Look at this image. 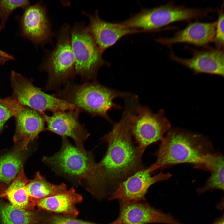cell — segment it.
Masks as SVG:
<instances>
[{"label":"cell","mask_w":224,"mask_h":224,"mask_svg":"<svg viewBox=\"0 0 224 224\" xmlns=\"http://www.w3.org/2000/svg\"><path fill=\"white\" fill-rule=\"evenodd\" d=\"M212 12L214 9L212 8H188L176 6L171 2L156 7L143 8L120 23L130 28L149 32L157 30L173 22L202 19Z\"/></svg>","instance_id":"cell-5"},{"label":"cell","mask_w":224,"mask_h":224,"mask_svg":"<svg viewBox=\"0 0 224 224\" xmlns=\"http://www.w3.org/2000/svg\"><path fill=\"white\" fill-rule=\"evenodd\" d=\"M82 13L89 19V24L86 26L87 29L103 53L124 36L144 32L126 27L120 22H111L103 20L100 17L97 11L94 14L85 12Z\"/></svg>","instance_id":"cell-14"},{"label":"cell","mask_w":224,"mask_h":224,"mask_svg":"<svg viewBox=\"0 0 224 224\" xmlns=\"http://www.w3.org/2000/svg\"><path fill=\"white\" fill-rule=\"evenodd\" d=\"M34 198L39 210L74 217L79 213L76 205L83 201L82 195L76 192L74 187L54 196Z\"/></svg>","instance_id":"cell-18"},{"label":"cell","mask_w":224,"mask_h":224,"mask_svg":"<svg viewBox=\"0 0 224 224\" xmlns=\"http://www.w3.org/2000/svg\"><path fill=\"white\" fill-rule=\"evenodd\" d=\"M155 155L156 161L148 168L159 169L183 163L200 165L203 157L211 153L212 145L201 135L179 129L169 130Z\"/></svg>","instance_id":"cell-3"},{"label":"cell","mask_w":224,"mask_h":224,"mask_svg":"<svg viewBox=\"0 0 224 224\" xmlns=\"http://www.w3.org/2000/svg\"><path fill=\"white\" fill-rule=\"evenodd\" d=\"M0 217L3 224H40V210L33 211L16 208L0 200Z\"/></svg>","instance_id":"cell-21"},{"label":"cell","mask_w":224,"mask_h":224,"mask_svg":"<svg viewBox=\"0 0 224 224\" xmlns=\"http://www.w3.org/2000/svg\"><path fill=\"white\" fill-rule=\"evenodd\" d=\"M71 46L75 60V74L85 82L96 81L98 71L110 64L100 50L84 22L74 23L71 27Z\"/></svg>","instance_id":"cell-7"},{"label":"cell","mask_w":224,"mask_h":224,"mask_svg":"<svg viewBox=\"0 0 224 224\" xmlns=\"http://www.w3.org/2000/svg\"><path fill=\"white\" fill-rule=\"evenodd\" d=\"M118 224H184L145 202H119Z\"/></svg>","instance_id":"cell-13"},{"label":"cell","mask_w":224,"mask_h":224,"mask_svg":"<svg viewBox=\"0 0 224 224\" xmlns=\"http://www.w3.org/2000/svg\"><path fill=\"white\" fill-rule=\"evenodd\" d=\"M80 112L76 108L72 110L54 112L51 116L44 113H40L46 124V129L62 137L71 138L77 148L84 150L85 142L90 134L84 125L79 121Z\"/></svg>","instance_id":"cell-12"},{"label":"cell","mask_w":224,"mask_h":224,"mask_svg":"<svg viewBox=\"0 0 224 224\" xmlns=\"http://www.w3.org/2000/svg\"><path fill=\"white\" fill-rule=\"evenodd\" d=\"M29 195L32 198H41L54 196L67 189L66 184L62 183L55 184L48 181L39 172L34 179L30 180L26 186Z\"/></svg>","instance_id":"cell-22"},{"label":"cell","mask_w":224,"mask_h":224,"mask_svg":"<svg viewBox=\"0 0 224 224\" xmlns=\"http://www.w3.org/2000/svg\"><path fill=\"white\" fill-rule=\"evenodd\" d=\"M21 152L15 150L0 158V183L10 184L16 177L22 165Z\"/></svg>","instance_id":"cell-23"},{"label":"cell","mask_w":224,"mask_h":224,"mask_svg":"<svg viewBox=\"0 0 224 224\" xmlns=\"http://www.w3.org/2000/svg\"><path fill=\"white\" fill-rule=\"evenodd\" d=\"M130 126L135 143L144 153L148 146L162 140L171 124L163 110L155 113L147 106L138 104L131 116Z\"/></svg>","instance_id":"cell-9"},{"label":"cell","mask_w":224,"mask_h":224,"mask_svg":"<svg viewBox=\"0 0 224 224\" xmlns=\"http://www.w3.org/2000/svg\"><path fill=\"white\" fill-rule=\"evenodd\" d=\"M40 224H102L78 219L70 216L41 211ZM107 224H115L114 222Z\"/></svg>","instance_id":"cell-25"},{"label":"cell","mask_w":224,"mask_h":224,"mask_svg":"<svg viewBox=\"0 0 224 224\" xmlns=\"http://www.w3.org/2000/svg\"><path fill=\"white\" fill-rule=\"evenodd\" d=\"M11 85V96L21 105L28 107L39 113L46 111L55 112L74 110L76 107L65 100L45 93L35 86L33 80L12 71Z\"/></svg>","instance_id":"cell-8"},{"label":"cell","mask_w":224,"mask_h":224,"mask_svg":"<svg viewBox=\"0 0 224 224\" xmlns=\"http://www.w3.org/2000/svg\"><path fill=\"white\" fill-rule=\"evenodd\" d=\"M148 167L140 170L121 183L109 197V200L119 202H145L149 188L154 184L166 180L171 176L161 172L154 176Z\"/></svg>","instance_id":"cell-10"},{"label":"cell","mask_w":224,"mask_h":224,"mask_svg":"<svg viewBox=\"0 0 224 224\" xmlns=\"http://www.w3.org/2000/svg\"><path fill=\"white\" fill-rule=\"evenodd\" d=\"M200 165L211 173V175L204 186L197 189L198 195L212 189L224 190V157L219 153H210L203 158Z\"/></svg>","instance_id":"cell-20"},{"label":"cell","mask_w":224,"mask_h":224,"mask_svg":"<svg viewBox=\"0 0 224 224\" xmlns=\"http://www.w3.org/2000/svg\"><path fill=\"white\" fill-rule=\"evenodd\" d=\"M20 26L22 36L35 45L43 46L52 42L54 35L46 8L41 2L25 9L21 18Z\"/></svg>","instance_id":"cell-11"},{"label":"cell","mask_w":224,"mask_h":224,"mask_svg":"<svg viewBox=\"0 0 224 224\" xmlns=\"http://www.w3.org/2000/svg\"><path fill=\"white\" fill-rule=\"evenodd\" d=\"M135 105L125 102L120 120L101 140L107 144L106 151L98 163L104 177L109 196L128 178L145 167L142 161L144 153L135 142L131 131V119Z\"/></svg>","instance_id":"cell-1"},{"label":"cell","mask_w":224,"mask_h":224,"mask_svg":"<svg viewBox=\"0 0 224 224\" xmlns=\"http://www.w3.org/2000/svg\"><path fill=\"white\" fill-rule=\"evenodd\" d=\"M15 60V58L13 55L0 49V66L4 65L8 61Z\"/></svg>","instance_id":"cell-28"},{"label":"cell","mask_w":224,"mask_h":224,"mask_svg":"<svg viewBox=\"0 0 224 224\" xmlns=\"http://www.w3.org/2000/svg\"><path fill=\"white\" fill-rule=\"evenodd\" d=\"M129 93L112 89L94 81L82 85L68 84L59 93L60 98L74 105L81 111L92 116H99L114 124L108 113L112 109H121L122 107L114 100L129 96Z\"/></svg>","instance_id":"cell-4"},{"label":"cell","mask_w":224,"mask_h":224,"mask_svg":"<svg viewBox=\"0 0 224 224\" xmlns=\"http://www.w3.org/2000/svg\"><path fill=\"white\" fill-rule=\"evenodd\" d=\"M28 0H0V31L5 28L10 15L18 8L25 9L30 5Z\"/></svg>","instance_id":"cell-26"},{"label":"cell","mask_w":224,"mask_h":224,"mask_svg":"<svg viewBox=\"0 0 224 224\" xmlns=\"http://www.w3.org/2000/svg\"><path fill=\"white\" fill-rule=\"evenodd\" d=\"M57 42L52 50H47L39 68L46 71L48 79L46 90L57 88L67 82L75 74V60L71 43V27L66 23L56 35Z\"/></svg>","instance_id":"cell-6"},{"label":"cell","mask_w":224,"mask_h":224,"mask_svg":"<svg viewBox=\"0 0 224 224\" xmlns=\"http://www.w3.org/2000/svg\"><path fill=\"white\" fill-rule=\"evenodd\" d=\"M22 106L12 96L0 98V132L8 120L12 117H15Z\"/></svg>","instance_id":"cell-24"},{"label":"cell","mask_w":224,"mask_h":224,"mask_svg":"<svg viewBox=\"0 0 224 224\" xmlns=\"http://www.w3.org/2000/svg\"><path fill=\"white\" fill-rule=\"evenodd\" d=\"M216 24L217 21L209 23H191L172 38H160L156 40L169 47L177 43H188L199 46H206L212 41L215 34Z\"/></svg>","instance_id":"cell-17"},{"label":"cell","mask_w":224,"mask_h":224,"mask_svg":"<svg viewBox=\"0 0 224 224\" xmlns=\"http://www.w3.org/2000/svg\"><path fill=\"white\" fill-rule=\"evenodd\" d=\"M223 48L198 51L189 59L177 57L171 53V59L191 70L195 74L206 73L224 77Z\"/></svg>","instance_id":"cell-16"},{"label":"cell","mask_w":224,"mask_h":224,"mask_svg":"<svg viewBox=\"0 0 224 224\" xmlns=\"http://www.w3.org/2000/svg\"><path fill=\"white\" fill-rule=\"evenodd\" d=\"M30 180L25 174L22 165L17 176L5 193L10 204L15 208L30 211L34 209L35 206L34 199L29 195L26 189Z\"/></svg>","instance_id":"cell-19"},{"label":"cell","mask_w":224,"mask_h":224,"mask_svg":"<svg viewBox=\"0 0 224 224\" xmlns=\"http://www.w3.org/2000/svg\"><path fill=\"white\" fill-rule=\"evenodd\" d=\"M224 214L216 219L212 224H224Z\"/></svg>","instance_id":"cell-29"},{"label":"cell","mask_w":224,"mask_h":224,"mask_svg":"<svg viewBox=\"0 0 224 224\" xmlns=\"http://www.w3.org/2000/svg\"><path fill=\"white\" fill-rule=\"evenodd\" d=\"M15 118L16 128L13 139L16 146L15 150L22 151L46 129L45 122L40 113L24 106Z\"/></svg>","instance_id":"cell-15"},{"label":"cell","mask_w":224,"mask_h":224,"mask_svg":"<svg viewBox=\"0 0 224 224\" xmlns=\"http://www.w3.org/2000/svg\"><path fill=\"white\" fill-rule=\"evenodd\" d=\"M42 161L58 175L82 186L93 197L101 200L108 195L105 181L91 152L81 150L62 137L60 150Z\"/></svg>","instance_id":"cell-2"},{"label":"cell","mask_w":224,"mask_h":224,"mask_svg":"<svg viewBox=\"0 0 224 224\" xmlns=\"http://www.w3.org/2000/svg\"><path fill=\"white\" fill-rule=\"evenodd\" d=\"M224 17L223 9L221 8L219 12V17L217 21L215 34L212 40L217 48H223L224 44Z\"/></svg>","instance_id":"cell-27"}]
</instances>
